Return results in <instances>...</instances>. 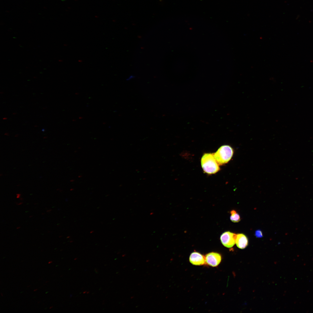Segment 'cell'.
Wrapping results in <instances>:
<instances>
[{
	"mask_svg": "<svg viewBox=\"0 0 313 313\" xmlns=\"http://www.w3.org/2000/svg\"><path fill=\"white\" fill-rule=\"evenodd\" d=\"M201 163L203 171L208 174H214L220 170L214 153L204 154L202 157Z\"/></svg>",
	"mask_w": 313,
	"mask_h": 313,
	"instance_id": "1",
	"label": "cell"
},
{
	"mask_svg": "<svg viewBox=\"0 0 313 313\" xmlns=\"http://www.w3.org/2000/svg\"><path fill=\"white\" fill-rule=\"evenodd\" d=\"M233 153L232 148L229 145H225L221 146L214 154L219 165H222L227 163L230 160Z\"/></svg>",
	"mask_w": 313,
	"mask_h": 313,
	"instance_id": "2",
	"label": "cell"
},
{
	"mask_svg": "<svg viewBox=\"0 0 313 313\" xmlns=\"http://www.w3.org/2000/svg\"><path fill=\"white\" fill-rule=\"evenodd\" d=\"M236 234L227 231L223 233L221 236L220 240L222 244L228 248L232 247L235 243Z\"/></svg>",
	"mask_w": 313,
	"mask_h": 313,
	"instance_id": "3",
	"label": "cell"
},
{
	"mask_svg": "<svg viewBox=\"0 0 313 313\" xmlns=\"http://www.w3.org/2000/svg\"><path fill=\"white\" fill-rule=\"evenodd\" d=\"M205 263L213 267L217 266L221 260V255L217 253L211 252L207 254L205 256Z\"/></svg>",
	"mask_w": 313,
	"mask_h": 313,
	"instance_id": "4",
	"label": "cell"
},
{
	"mask_svg": "<svg viewBox=\"0 0 313 313\" xmlns=\"http://www.w3.org/2000/svg\"><path fill=\"white\" fill-rule=\"evenodd\" d=\"M189 261L192 264L194 265H201L205 263V257L197 252H194L191 254Z\"/></svg>",
	"mask_w": 313,
	"mask_h": 313,
	"instance_id": "5",
	"label": "cell"
},
{
	"mask_svg": "<svg viewBox=\"0 0 313 313\" xmlns=\"http://www.w3.org/2000/svg\"><path fill=\"white\" fill-rule=\"evenodd\" d=\"M235 243L237 247L241 249L245 248L248 244V240L247 237L242 233L236 234Z\"/></svg>",
	"mask_w": 313,
	"mask_h": 313,
	"instance_id": "6",
	"label": "cell"
},
{
	"mask_svg": "<svg viewBox=\"0 0 313 313\" xmlns=\"http://www.w3.org/2000/svg\"><path fill=\"white\" fill-rule=\"evenodd\" d=\"M230 219L232 222L236 223L240 221V216L236 211L232 210L230 211Z\"/></svg>",
	"mask_w": 313,
	"mask_h": 313,
	"instance_id": "7",
	"label": "cell"
},
{
	"mask_svg": "<svg viewBox=\"0 0 313 313\" xmlns=\"http://www.w3.org/2000/svg\"><path fill=\"white\" fill-rule=\"evenodd\" d=\"M255 235L256 237L258 238H261L263 236L262 232L260 230H257L255 231Z\"/></svg>",
	"mask_w": 313,
	"mask_h": 313,
	"instance_id": "8",
	"label": "cell"
},
{
	"mask_svg": "<svg viewBox=\"0 0 313 313\" xmlns=\"http://www.w3.org/2000/svg\"><path fill=\"white\" fill-rule=\"evenodd\" d=\"M52 262H53V261H49L48 262V264H50V263H52Z\"/></svg>",
	"mask_w": 313,
	"mask_h": 313,
	"instance_id": "9",
	"label": "cell"
},
{
	"mask_svg": "<svg viewBox=\"0 0 313 313\" xmlns=\"http://www.w3.org/2000/svg\"><path fill=\"white\" fill-rule=\"evenodd\" d=\"M38 290V289H35V290H34V291H36L37 290Z\"/></svg>",
	"mask_w": 313,
	"mask_h": 313,
	"instance_id": "10",
	"label": "cell"
},
{
	"mask_svg": "<svg viewBox=\"0 0 313 313\" xmlns=\"http://www.w3.org/2000/svg\"><path fill=\"white\" fill-rule=\"evenodd\" d=\"M53 307V306H51L50 307L49 309H51V308H52Z\"/></svg>",
	"mask_w": 313,
	"mask_h": 313,
	"instance_id": "11",
	"label": "cell"
},
{
	"mask_svg": "<svg viewBox=\"0 0 313 313\" xmlns=\"http://www.w3.org/2000/svg\"><path fill=\"white\" fill-rule=\"evenodd\" d=\"M1 296H3V294L2 293H1Z\"/></svg>",
	"mask_w": 313,
	"mask_h": 313,
	"instance_id": "12",
	"label": "cell"
},
{
	"mask_svg": "<svg viewBox=\"0 0 313 313\" xmlns=\"http://www.w3.org/2000/svg\"><path fill=\"white\" fill-rule=\"evenodd\" d=\"M30 285H28V286H27V287H30Z\"/></svg>",
	"mask_w": 313,
	"mask_h": 313,
	"instance_id": "13",
	"label": "cell"
},
{
	"mask_svg": "<svg viewBox=\"0 0 313 313\" xmlns=\"http://www.w3.org/2000/svg\"><path fill=\"white\" fill-rule=\"evenodd\" d=\"M49 282V281H46V282H45V283H47V282Z\"/></svg>",
	"mask_w": 313,
	"mask_h": 313,
	"instance_id": "14",
	"label": "cell"
},
{
	"mask_svg": "<svg viewBox=\"0 0 313 313\" xmlns=\"http://www.w3.org/2000/svg\"><path fill=\"white\" fill-rule=\"evenodd\" d=\"M40 301H39V302H38L37 303H38V304L39 303H40Z\"/></svg>",
	"mask_w": 313,
	"mask_h": 313,
	"instance_id": "15",
	"label": "cell"
},
{
	"mask_svg": "<svg viewBox=\"0 0 313 313\" xmlns=\"http://www.w3.org/2000/svg\"><path fill=\"white\" fill-rule=\"evenodd\" d=\"M43 130H42V131H44V129H43Z\"/></svg>",
	"mask_w": 313,
	"mask_h": 313,
	"instance_id": "16",
	"label": "cell"
}]
</instances>
